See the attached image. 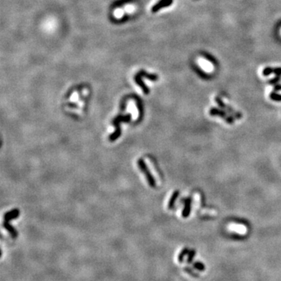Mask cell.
<instances>
[{
    "label": "cell",
    "instance_id": "obj_1",
    "mask_svg": "<svg viewBox=\"0 0 281 281\" xmlns=\"http://www.w3.org/2000/svg\"><path fill=\"white\" fill-rule=\"evenodd\" d=\"M138 166H139L141 170H142V172L145 173V177H146L147 181H148V184H149V185L152 187H155V178L153 177V176L151 175V172L148 170V166H147L145 162L142 159H140V160H138Z\"/></svg>",
    "mask_w": 281,
    "mask_h": 281
},
{
    "label": "cell",
    "instance_id": "obj_2",
    "mask_svg": "<svg viewBox=\"0 0 281 281\" xmlns=\"http://www.w3.org/2000/svg\"><path fill=\"white\" fill-rule=\"evenodd\" d=\"M131 115L130 114H126V115H119L112 121V124L114 127H120V123H130L131 120Z\"/></svg>",
    "mask_w": 281,
    "mask_h": 281
},
{
    "label": "cell",
    "instance_id": "obj_3",
    "mask_svg": "<svg viewBox=\"0 0 281 281\" xmlns=\"http://www.w3.org/2000/svg\"><path fill=\"white\" fill-rule=\"evenodd\" d=\"M198 62L199 66L206 72H212L213 70V65L206 59H203V58H199L198 59Z\"/></svg>",
    "mask_w": 281,
    "mask_h": 281
},
{
    "label": "cell",
    "instance_id": "obj_4",
    "mask_svg": "<svg viewBox=\"0 0 281 281\" xmlns=\"http://www.w3.org/2000/svg\"><path fill=\"white\" fill-rule=\"evenodd\" d=\"M19 215H20V210L17 209H13L12 210L7 212L6 213H5V215H4V220L10 222V221L13 220V219H17Z\"/></svg>",
    "mask_w": 281,
    "mask_h": 281
},
{
    "label": "cell",
    "instance_id": "obj_5",
    "mask_svg": "<svg viewBox=\"0 0 281 281\" xmlns=\"http://www.w3.org/2000/svg\"><path fill=\"white\" fill-rule=\"evenodd\" d=\"M210 114L212 116L217 115V116H219V117H224V118H226V120H227V121L230 123H232L233 122V120L232 117H227V114H226V113L223 112L222 110H220V109H215V108L211 109Z\"/></svg>",
    "mask_w": 281,
    "mask_h": 281
},
{
    "label": "cell",
    "instance_id": "obj_6",
    "mask_svg": "<svg viewBox=\"0 0 281 281\" xmlns=\"http://www.w3.org/2000/svg\"><path fill=\"white\" fill-rule=\"evenodd\" d=\"M172 3H173V0H161L160 2H159L155 6H153L151 11L154 12V13H155V12L159 11L160 9L164 8V7H166V6H170Z\"/></svg>",
    "mask_w": 281,
    "mask_h": 281
},
{
    "label": "cell",
    "instance_id": "obj_7",
    "mask_svg": "<svg viewBox=\"0 0 281 281\" xmlns=\"http://www.w3.org/2000/svg\"><path fill=\"white\" fill-rule=\"evenodd\" d=\"M2 225H3L4 228H5L6 230L7 231L10 233V234L13 237V238H16V237H17L18 233H17V230H16V229H15L13 226L10 225V223H9L8 221H4L3 224H2Z\"/></svg>",
    "mask_w": 281,
    "mask_h": 281
},
{
    "label": "cell",
    "instance_id": "obj_8",
    "mask_svg": "<svg viewBox=\"0 0 281 281\" xmlns=\"http://www.w3.org/2000/svg\"><path fill=\"white\" fill-rule=\"evenodd\" d=\"M228 228L229 230L237 232L238 233H241V234L245 233L247 231L246 227L243 225H241V224H230Z\"/></svg>",
    "mask_w": 281,
    "mask_h": 281
},
{
    "label": "cell",
    "instance_id": "obj_9",
    "mask_svg": "<svg viewBox=\"0 0 281 281\" xmlns=\"http://www.w3.org/2000/svg\"><path fill=\"white\" fill-rule=\"evenodd\" d=\"M121 134H122V131H121V128H120V127H117L115 131H114L113 134H111L109 136V141L111 142H115V141H117V140L118 139L120 136H121Z\"/></svg>",
    "mask_w": 281,
    "mask_h": 281
},
{
    "label": "cell",
    "instance_id": "obj_10",
    "mask_svg": "<svg viewBox=\"0 0 281 281\" xmlns=\"http://www.w3.org/2000/svg\"><path fill=\"white\" fill-rule=\"evenodd\" d=\"M135 81H136L137 84H138V85L140 86V87H142V89L143 90V92H145V93L146 94V95H148V94L149 93V92H150L149 88H148V87H147L146 85H145V83H144L143 81H142V78H141V75L138 76V77H137L136 78H135Z\"/></svg>",
    "mask_w": 281,
    "mask_h": 281
},
{
    "label": "cell",
    "instance_id": "obj_11",
    "mask_svg": "<svg viewBox=\"0 0 281 281\" xmlns=\"http://www.w3.org/2000/svg\"><path fill=\"white\" fill-rule=\"evenodd\" d=\"M178 195H179V191H176L173 192V195L171 196L170 199H169V203H168V209H172L173 207H174L175 202H176Z\"/></svg>",
    "mask_w": 281,
    "mask_h": 281
},
{
    "label": "cell",
    "instance_id": "obj_12",
    "mask_svg": "<svg viewBox=\"0 0 281 281\" xmlns=\"http://www.w3.org/2000/svg\"><path fill=\"white\" fill-rule=\"evenodd\" d=\"M191 212V199L188 198L185 201V207L183 210V217H187Z\"/></svg>",
    "mask_w": 281,
    "mask_h": 281
},
{
    "label": "cell",
    "instance_id": "obj_13",
    "mask_svg": "<svg viewBox=\"0 0 281 281\" xmlns=\"http://www.w3.org/2000/svg\"><path fill=\"white\" fill-rule=\"evenodd\" d=\"M124 10H122V9H117V10L114 11V17L117 19H120L123 17V15H124Z\"/></svg>",
    "mask_w": 281,
    "mask_h": 281
},
{
    "label": "cell",
    "instance_id": "obj_14",
    "mask_svg": "<svg viewBox=\"0 0 281 281\" xmlns=\"http://www.w3.org/2000/svg\"><path fill=\"white\" fill-rule=\"evenodd\" d=\"M123 10L127 13H133L135 10V6L134 5H127Z\"/></svg>",
    "mask_w": 281,
    "mask_h": 281
},
{
    "label": "cell",
    "instance_id": "obj_15",
    "mask_svg": "<svg viewBox=\"0 0 281 281\" xmlns=\"http://www.w3.org/2000/svg\"><path fill=\"white\" fill-rule=\"evenodd\" d=\"M270 98L273 101H278V102L281 101V95H279V94L276 93V92H272L270 94Z\"/></svg>",
    "mask_w": 281,
    "mask_h": 281
},
{
    "label": "cell",
    "instance_id": "obj_16",
    "mask_svg": "<svg viewBox=\"0 0 281 281\" xmlns=\"http://www.w3.org/2000/svg\"><path fill=\"white\" fill-rule=\"evenodd\" d=\"M273 70H273V68L266 67L264 70H263L262 74L264 76H269V75H270L272 73H273Z\"/></svg>",
    "mask_w": 281,
    "mask_h": 281
},
{
    "label": "cell",
    "instance_id": "obj_17",
    "mask_svg": "<svg viewBox=\"0 0 281 281\" xmlns=\"http://www.w3.org/2000/svg\"><path fill=\"white\" fill-rule=\"evenodd\" d=\"M187 254H188V249L185 248V249L183 250L182 252H181V254H180V255H179V261L180 262H182L183 259H184V257L185 256V255H187Z\"/></svg>",
    "mask_w": 281,
    "mask_h": 281
},
{
    "label": "cell",
    "instance_id": "obj_18",
    "mask_svg": "<svg viewBox=\"0 0 281 281\" xmlns=\"http://www.w3.org/2000/svg\"><path fill=\"white\" fill-rule=\"evenodd\" d=\"M215 102L219 104V105L220 107H222V108H224V109H227V105L224 103V102H223V101L221 100L219 98H218V97L215 98Z\"/></svg>",
    "mask_w": 281,
    "mask_h": 281
},
{
    "label": "cell",
    "instance_id": "obj_19",
    "mask_svg": "<svg viewBox=\"0 0 281 281\" xmlns=\"http://www.w3.org/2000/svg\"><path fill=\"white\" fill-rule=\"evenodd\" d=\"M279 81V76H277V77H275V78H273V79L270 80V84H276V83H277Z\"/></svg>",
    "mask_w": 281,
    "mask_h": 281
},
{
    "label": "cell",
    "instance_id": "obj_20",
    "mask_svg": "<svg viewBox=\"0 0 281 281\" xmlns=\"http://www.w3.org/2000/svg\"><path fill=\"white\" fill-rule=\"evenodd\" d=\"M273 73H274V74H276V75L280 76L281 75V67L275 68L274 70H273Z\"/></svg>",
    "mask_w": 281,
    "mask_h": 281
},
{
    "label": "cell",
    "instance_id": "obj_21",
    "mask_svg": "<svg viewBox=\"0 0 281 281\" xmlns=\"http://www.w3.org/2000/svg\"><path fill=\"white\" fill-rule=\"evenodd\" d=\"M281 90V85H275L274 91H280Z\"/></svg>",
    "mask_w": 281,
    "mask_h": 281
}]
</instances>
